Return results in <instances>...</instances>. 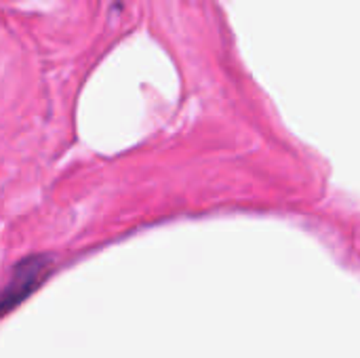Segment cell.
Listing matches in <instances>:
<instances>
[{"label": "cell", "mask_w": 360, "mask_h": 358, "mask_svg": "<svg viewBox=\"0 0 360 358\" xmlns=\"http://www.w3.org/2000/svg\"><path fill=\"white\" fill-rule=\"evenodd\" d=\"M53 264L55 262L49 255H30L11 270V276L0 291V319L15 310L49 279Z\"/></svg>", "instance_id": "cell-1"}]
</instances>
